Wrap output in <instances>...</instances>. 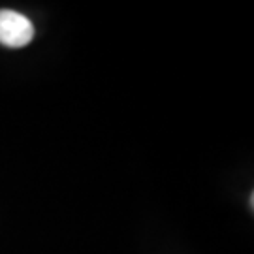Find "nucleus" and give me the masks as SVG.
Listing matches in <instances>:
<instances>
[{
  "label": "nucleus",
  "instance_id": "1",
  "mask_svg": "<svg viewBox=\"0 0 254 254\" xmlns=\"http://www.w3.org/2000/svg\"><path fill=\"white\" fill-rule=\"evenodd\" d=\"M34 38L30 19L13 9H0V44L11 49L25 47Z\"/></svg>",
  "mask_w": 254,
  "mask_h": 254
}]
</instances>
